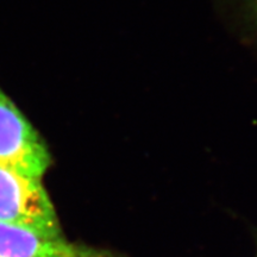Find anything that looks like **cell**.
I'll use <instances>...</instances> for the list:
<instances>
[{"label":"cell","mask_w":257,"mask_h":257,"mask_svg":"<svg viewBox=\"0 0 257 257\" xmlns=\"http://www.w3.org/2000/svg\"><path fill=\"white\" fill-rule=\"evenodd\" d=\"M0 257H123L110 250L47 237L25 227L0 223Z\"/></svg>","instance_id":"obj_3"},{"label":"cell","mask_w":257,"mask_h":257,"mask_svg":"<svg viewBox=\"0 0 257 257\" xmlns=\"http://www.w3.org/2000/svg\"><path fill=\"white\" fill-rule=\"evenodd\" d=\"M256 257H257V256H256Z\"/></svg>","instance_id":"obj_5"},{"label":"cell","mask_w":257,"mask_h":257,"mask_svg":"<svg viewBox=\"0 0 257 257\" xmlns=\"http://www.w3.org/2000/svg\"><path fill=\"white\" fill-rule=\"evenodd\" d=\"M252 2H253V5H255V10L257 12V0H252Z\"/></svg>","instance_id":"obj_4"},{"label":"cell","mask_w":257,"mask_h":257,"mask_svg":"<svg viewBox=\"0 0 257 257\" xmlns=\"http://www.w3.org/2000/svg\"><path fill=\"white\" fill-rule=\"evenodd\" d=\"M0 223L25 227L47 237H62L55 208L41 180L2 166Z\"/></svg>","instance_id":"obj_1"},{"label":"cell","mask_w":257,"mask_h":257,"mask_svg":"<svg viewBox=\"0 0 257 257\" xmlns=\"http://www.w3.org/2000/svg\"><path fill=\"white\" fill-rule=\"evenodd\" d=\"M51 165L40 134L0 88V166L40 179Z\"/></svg>","instance_id":"obj_2"}]
</instances>
